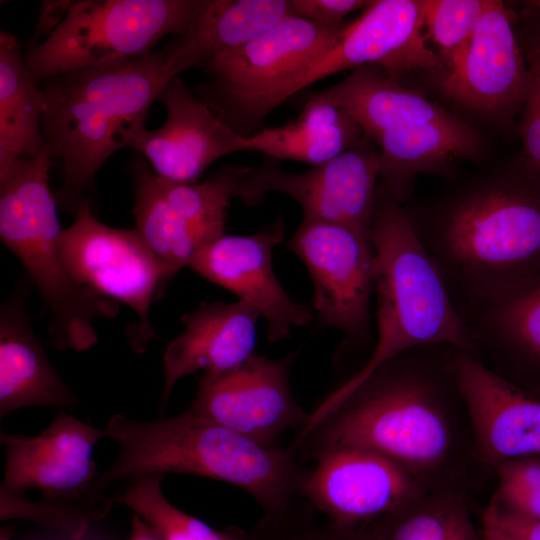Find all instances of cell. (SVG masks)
Returning a JSON list of instances; mask_svg holds the SVG:
<instances>
[{"label": "cell", "mask_w": 540, "mask_h": 540, "mask_svg": "<svg viewBox=\"0 0 540 540\" xmlns=\"http://www.w3.org/2000/svg\"><path fill=\"white\" fill-rule=\"evenodd\" d=\"M456 350L422 346L383 363L291 445L304 460L332 448L372 451L428 488L476 496L495 474L476 450L456 377Z\"/></svg>", "instance_id": "obj_1"}, {"label": "cell", "mask_w": 540, "mask_h": 540, "mask_svg": "<svg viewBox=\"0 0 540 540\" xmlns=\"http://www.w3.org/2000/svg\"><path fill=\"white\" fill-rule=\"evenodd\" d=\"M413 227L460 313L540 270V186L521 166L459 192Z\"/></svg>", "instance_id": "obj_2"}, {"label": "cell", "mask_w": 540, "mask_h": 540, "mask_svg": "<svg viewBox=\"0 0 540 540\" xmlns=\"http://www.w3.org/2000/svg\"><path fill=\"white\" fill-rule=\"evenodd\" d=\"M107 437L119 444L99 490L142 474H188L225 482L249 494L264 515L286 511L300 497L310 468L292 445L268 448L186 410L154 420L115 414Z\"/></svg>", "instance_id": "obj_3"}, {"label": "cell", "mask_w": 540, "mask_h": 540, "mask_svg": "<svg viewBox=\"0 0 540 540\" xmlns=\"http://www.w3.org/2000/svg\"><path fill=\"white\" fill-rule=\"evenodd\" d=\"M168 46L148 55L68 71L42 82V130L62 168L58 200L75 211L101 166L145 126L150 106L173 77Z\"/></svg>", "instance_id": "obj_4"}, {"label": "cell", "mask_w": 540, "mask_h": 540, "mask_svg": "<svg viewBox=\"0 0 540 540\" xmlns=\"http://www.w3.org/2000/svg\"><path fill=\"white\" fill-rule=\"evenodd\" d=\"M375 252L377 341L365 364L310 412L312 422L377 367L408 350L450 345L474 356L469 329L405 210L378 187L370 229Z\"/></svg>", "instance_id": "obj_5"}, {"label": "cell", "mask_w": 540, "mask_h": 540, "mask_svg": "<svg viewBox=\"0 0 540 540\" xmlns=\"http://www.w3.org/2000/svg\"><path fill=\"white\" fill-rule=\"evenodd\" d=\"M47 147L0 176V239L23 264L49 314L48 334L58 350L85 351L98 340L97 318H113L118 303L79 285L60 247L56 201L49 186Z\"/></svg>", "instance_id": "obj_6"}, {"label": "cell", "mask_w": 540, "mask_h": 540, "mask_svg": "<svg viewBox=\"0 0 540 540\" xmlns=\"http://www.w3.org/2000/svg\"><path fill=\"white\" fill-rule=\"evenodd\" d=\"M349 23H323L290 15L205 65L208 80L195 94L229 127L250 137L266 116L290 98L307 68Z\"/></svg>", "instance_id": "obj_7"}, {"label": "cell", "mask_w": 540, "mask_h": 540, "mask_svg": "<svg viewBox=\"0 0 540 540\" xmlns=\"http://www.w3.org/2000/svg\"><path fill=\"white\" fill-rule=\"evenodd\" d=\"M199 0L72 1L64 19L24 56L40 84L81 68L152 53L167 34H184Z\"/></svg>", "instance_id": "obj_8"}, {"label": "cell", "mask_w": 540, "mask_h": 540, "mask_svg": "<svg viewBox=\"0 0 540 540\" xmlns=\"http://www.w3.org/2000/svg\"><path fill=\"white\" fill-rule=\"evenodd\" d=\"M251 169L224 167L204 182L183 184L158 176L141 156L131 162L136 230L170 280L224 235L231 199Z\"/></svg>", "instance_id": "obj_9"}, {"label": "cell", "mask_w": 540, "mask_h": 540, "mask_svg": "<svg viewBox=\"0 0 540 540\" xmlns=\"http://www.w3.org/2000/svg\"><path fill=\"white\" fill-rule=\"evenodd\" d=\"M60 247L65 266L79 285L135 311L138 323L128 339L135 352H145L157 339L149 319L151 303L170 279L141 234L101 223L86 199L73 223L62 229Z\"/></svg>", "instance_id": "obj_10"}, {"label": "cell", "mask_w": 540, "mask_h": 540, "mask_svg": "<svg viewBox=\"0 0 540 540\" xmlns=\"http://www.w3.org/2000/svg\"><path fill=\"white\" fill-rule=\"evenodd\" d=\"M105 429L61 411L37 436L1 432L5 465L0 491L41 492L40 501L80 510L93 519L105 516L112 500L97 487L100 473L92 459Z\"/></svg>", "instance_id": "obj_11"}, {"label": "cell", "mask_w": 540, "mask_h": 540, "mask_svg": "<svg viewBox=\"0 0 540 540\" xmlns=\"http://www.w3.org/2000/svg\"><path fill=\"white\" fill-rule=\"evenodd\" d=\"M288 246L306 265L320 325L341 330L350 342L370 338L375 252L370 234L303 218Z\"/></svg>", "instance_id": "obj_12"}, {"label": "cell", "mask_w": 540, "mask_h": 540, "mask_svg": "<svg viewBox=\"0 0 540 540\" xmlns=\"http://www.w3.org/2000/svg\"><path fill=\"white\" fill-rule=\"evenodd\" d=\"M381 165L376 146L366 137L339 156L301 173L282 169L267 157L252 168L236 197L255 205L267 193L293 198L306 219L342 224L370 234Z\"/></svg>", "instance_id": "obj_13"}, {"label": "cell", "mask_w": 540, "mask_h": 540, "mask_svg": "<svg viewBox=\"0 0 540 540\" xmlns=\"http://www.w3.org/2000/svg\"><path fill=\"white\" fill-rule=\"evenodd\" d=\"M296 353L274 359L253 354L231 370L202 374L189 412L207 418L268 447L300 431L309 413L296 401L289 382Z\"/></svg>", "instance_id": "obj_14"}, {"label": "cell", "mask_w": 540, "mask_h": 540, "mask_svg": "<svg viewBox=\"0 0 540 540\" xmlns=\"http://www.w3.org/2000/svg\"><path fill=\"white\" fill-rule=\"evenodd\" d=\"M439 65V88L454 102L506 123L521 112L529 69L501 1H490L468 41Z\"/></svg>", "instance_id": "obj_15"}, {"label": "cell", "mask_w": 540, "mask_h": 540, "mask_svg": "<svg viewBox=\"0 0 540 540\" xmlns=\"http://www.w3.org/2000/svg\"><path fill=\"white\" fill-rule=\"evenodd\" d=\"M313 459L300 497L341 527L366 526L432 489L372 451L332 448Z\"/></svg>", "instance_id": "obj_16"}, {"label": "cell", "mask_w": 540, "mask_h": 540, "mask_svg": "<svg viewBox=\"0 0 540 540\" xmlns=\"http://www.w3.org/2000/svg\"><path fill=\"white\" fill-rule=\"evenodd\" d=\"M366 65H377L397 80L438 67L439 57L423 33L419 0L370 1L295 82L290 97L332 74Z\"/></svg>", "instance_id": "obj_17"}, {"label": "cell", "mask_w": 540, "mask_h": 540, "mask_svg": "<svg viewBox=\"0 0 540 540\" xmlns=\"http://www.w3.org/2000/svg\"><path fill=\"white\" fill-rule=\"evenodd\" d=\"M284 223L276 220L251 235H223L201 249L189 267L259 312L267 324V339L289 337L292 327L308 324L310 307L292 300L273 270L275 246L284 238Z\"/></svg>", "instance_id": "obj_18"}, {"label": "cell", "mask_w": 540, "mask_h": 540, "mask_svg": "<svg viewBox=\"0 0 540 540\" xmlns=\"http://www.w3.org/2000/svg\"><path fill=\"white\" fill-rule=\"evenodd\" d=\"M158 100L167 110L163 125L155 130L141 127L127 142V148L143 155L158 176L197 183L218 159L248 150V137L225 124L179 76L168 82Z\"/></svg>", "instance_id": "obj_19"}, {"label": "cell", "mask_w": 540, "mask_h": 540, "mask_svg": "<svg viewBox=\"0 0 540 540\" xmlns=\"http://www.w3.org/2000/svg\"><path fill=\"white\" fill-rule=\"evenodd\" d=\"M455 371L479 457L489 466L540 455V397L457 349Z\"/></svg>", "instance_id": "obj_20"}, {"label": "cell", "mask_w": 540, "mask_h": 540, "mask_svg": "<svg viewBox=\"0 0 540 540\" xmlns=\"http://www.w3.org/2000/svg\"><path fill=\"white\" fill-rule=\"evenodd\" d=\"M474 358L540 397V270L460 313Z\"/></svg>", "instance_id": "obj_21"}, {"label": "cell", "mask_w": 540, "mask_h": 540, "mask_svg": "<svg viewBox=\"0 0 540 540\" xmlns=\"http://www.w3.org/2000/svg\"><path fill=\"white\" fill-rule=\"evenodd\" d=\"M260 314L241 301L201 303L181 317L185 330L167 346L162 362L163 411L176 383L198 371L222 373L254 353Z\"/></svg>", "instance_id": "obj_22"}, {"label": "cell", "mask_w": 540, "mask_h": 540, "mask_svg": "<svg viewBox=\"0 0 540 540\" xmlns=\"http://www.w3.org/2000/svg\"><path fill=\"white\" fill-rule=\"evenodd\" d=\"M30 278H21L0 309V417L31 406L70 408L75 392L51 364L27 314Z\"/></svg>", "instance_id": "obj_23"}, {"label": "cell", "mask_w": 540, "mask_h": 540, "mask_svg": "<svg viewBox=\"0 0 540 540\" xmlns=\"http://www.w3.org/2000/svg\"><path fill=\"white\" fill-rule=\"evenodd\" d=\"M306 101L343 110L370 141L413 125L455 117L418 91L403 86L377 65L353 70L342 81L311 94Z\"/></svg>", "instance_id": "obj_24"}, {"label": "cell", "mask_w": 540, "mask_h": 540, "mask_svg": "<svg viewBox=\"0 0 540 540\" xmlns=\"http://www.w3.org/2000/svg\"><path fill=\"white\" fill-rule=\"evenodd\" d=\"M290 15L291 0H199L185 33L168 45L169 73L205 67Z\"/></svg>", "instance_id": "obj_25"}, {"label": "cell", "mask_w": 540, "mask_h": 540, "mask_svg": "<svg viewBox=\"0 0 540 540\" xmlns=\"http://www.w3.org/2000/svg\"><path fill=\"white\" fill-rule=\"evenodd\" d=\"M371 142L379 152L383 187L399 202L410 194L416 174L440 172L454 160L478 156L481 149L478 132L457 117L406 127Z\"/></svg>", "instance_id": "obj_26"}, {"label": "cell", "mask_w": 540, "mask_h": 540, "mask_svg": "<svg viewBox=\"0 0 540 540\" xmlns=\"http://www.w3.org/2000/svg\"><path fill=\"white\" fill-rule=\"evenodd\" d=\"M43 93L15 35L0 32V176L46 147Z\"/></svg>", "instance_id": "obj_27"}, {"label": "cell", "mask_w": 540, "mask_h": 540, "mask_svg": "<svg viewBox=\"0 0 540 540\" xmlns=\"http://www.w3.org/2000/svg\"><path fill=\"white\" fill-rule=\"evenodd\" d=\"M364 134L343 110L306 101L298 117L282 126L262 128L248 137V150L276 160L320 165L355 146Z\"/></svg>", "instance_id": "obj_28"}, {"label": "cell", "mask_w": 540, "mask_h": 540, "mask_svg": "<svg viewBox=\"0 0 540 540\" xmlns=\"http://www.w3.org/2000/svg\"><path fill=\"white\" fill-rule=\"evenodd\" d=\"M474 496L452 487L428 489L363 527L370 540H481L471 517Z\"/></svg>", "instance_id": "obj_29"}, {"label": "cell", "mask_w": 540, "mask_h": 540, "mask_svg": "<svg viewBox=\"0 0 540 540\" xmlns=\"http://www.w3.org/2000/svg\"><path fill=\"white\" fill-rule=\"evenodd\" d=\"M162 474H142L128 480L115 501L138 515L160 540H249V533L230 527L216 530L171 504L162 491Z\"/></svg>", "instance_id": "obj_30"}, {"label": "cell", "mask_w": 540, "mask_h": 540, "mask_svg": "<svg viewBox=\"0 0 540 540\" xmlns=\"http://www.w3.org/2000/svg\"><path fill=\"white\" fill-rule=\"evenodd\" d=\"M491 0H419L426 39L436 47L439 63L470 38Z\"/></svg>", "instance_id": "obj_31"}, {"label": "cell", "mask_w": 540, "mask_h": 540, "mask_svg": "<svg viewBox=\"0 0 540 540\" xmlns=\"http://www.w3.org/2000/svg\"><path fill=\"white\" fill-rule=\"evenodd\" d=\"M248 533L249 540H370L364 527L336 525L298 499L278 515H264Z\"/></svg>", "instance_id": "obj_32"}, {"label": "cell", "mask_w": 540, "mask_h": 540, "mask_svg": "<svg viewBox=\"0 0 540 540\" xmlns=\"http://www.w3.org/2000/svg\"><path fill=\"white\" fill-rule=\"evenodd\" d=\"M497 488L491 498L521 515L540 518V455H528L493 465Z\"/></svg>", "instance_id": "obj_33"}, {"label": "cell", "mask_w": 540, "mask_h": 540, "mask_svg": "<svg viewBox=\"0 0 540 540\" xmlns=\"http://www.w3.org/2000/svg\"><path fill=\"white\" fill-rule=\"evenodd\" d=\"M1 520L26 519L51 527L72 540H79L93 520L84 512L33 501L26 495L0 491Z\"/></svg>", "instance_id": "obj_34"}, {"label": "cell", "mask_w": 540, "mask_h": 540, "mask_svg": "<svg viewBox=\"0 0 540 540\" xmlns=\"http://www.w3.org/2000/svg\"><path fill=\"white\" fill-rule=\"evenodd\" d=\"M526 60L529 87L518 127L523 144L520 166L540 186V45L528 54Z\"/></svg>", "instance_id": "obj_35"}, {"label": "cell", "mask_w": 540, "mask_h": 540, "mask_svg": "<svg viewBox=\"0 0 540 540\" xmlns=\"http://www.w3.org/2000/svg\"><path fill=\"white\" fill-rule=\"evenodd\" d=\"M370 1L364 0H291L292 14L314 22L338 23L364 9Z\"/></svg>", "instance_id": "obj_36"}, {"label": "cell", "mask_w": 540, "mask_h": 540, "mask_svg": "<svg viewBox=\"0 0 540 540\" xmlns=\"http://www.w3.org/2000/svg\"><path fill=\"white\" fill-rule=\"evenodd\" d=\"M482 517L499 526L515 540H540V518L513 512L492 498L484 508Z\"/></svg>", "instance_id": "obj_37"}, {"label": "cell", "mask_w": 540, "mask_h": 540, "mask_svg": "<svg viewBox=\"0 0 540 540\" xmlns=\"http://www.w3.org/2000/svg\"><path fill=\"white\" fill-rule=\"evenodd\" d=\"M71 4L72 1L42 2L31 46L37 45L42 37L47 38L58 27Z\"/></svg>", "instance_id": "obj_38"}, {"label": "cell", "mask_w": 540, "mask_h": 540, "mask_svg": "<svg viewBox=\"0 0 540 540\" xmlns=\"http://www.w3.org/2000/svg\"><path fill=\"white\" fill-rule=\"evenodd\" d=\"M129 540H160L149 525L138 515L133 514Z\"/></svg>", "instance_id": "obj_39"}, {"label": "cell", "mask_w": 540, "mask_h": 540, "mask_svg": "<svg viewBox=\"0 0 540 540\" xmlns=\"http://www.w3.org/2000/svg\"><path fill=\"white\" fill-rule=\"evenodd\" d=\"M481 540H515L490 520L482 517Z\"/></svg>", "instance_id": "obj_40"}, {"label": "cell", "mask_w": 540, "mask_h": 540, "mask_svg": "<svg viewBox=\"0 0 540 540\" xmlns=\"http://www.w3.org/2000/svg\"><path fill=\"white\" fill-rule=\"evenodd\" d=\"M11 533L7 530H2L0 540H9Z\"/></svg>", "instance_id": "obj_41"}, {"label": "cell", "mask_w": 540, "mask_h": 540, "mask_svg": "<svg viewBox=\"0 0 540 540\" xmlns=\"http://www.w3.org/2000/svg\"><path fill=\"white\" fill-rule=\"evenodd\" d=\"M527 4L540 10V0L529 1Z\"/></svg>", "instance_id": "obj_42"}]
</instances>
